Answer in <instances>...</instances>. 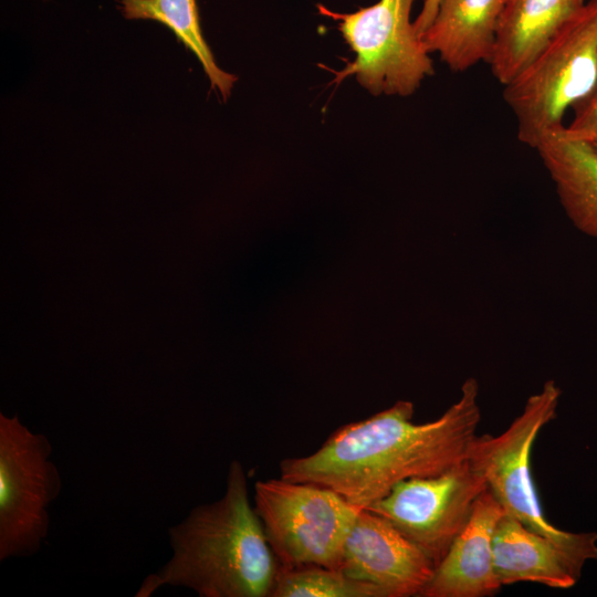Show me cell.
Here are the masks:
<instances>
[{"instance_id":"obj_1","label":"cell","mask_w":597,"mask_h":597,"mask_svg":"<svg viewBox=\"0 0 597 597\" xmlns=\"http://www.w3.org/2000/svg\"><path fill=\"white\" fill-rule=\"evenodd\" d=\"M479 383L437 419L412 421L411 401L398 400L369 418L337 428L313 453L280 462V476L328 488L366 507L398 482L438 474L463 461L481 420Z\"/></svg>"},{"instance_id":"obj_2","label":"cell","mask_w":597,"mask_h":597,"mask_svg":"<svg viewBox=\"0 0 597 597\" xmlns=\"http://www.w3.org/2000/svg\"><path fill=\"white\" fill-rule=\"evenodd\" d=\"M168 534L172 555L145 578L137 597L165 585L189 588L200 597H272L280 567L239 460L228 468L222 496L195 506Z\"/></svg>"},{"instance_id":"obj_3","label":"cell","mask_w":597,"mask_h":597,"mask_svg":"<svg viewBox=\"0 0 597 597\" xmlns=\"http://www.w3.org/2000/svg\"><path fill=\"white\" fill-rule=\"evenodd\" d=\"M561 395L554 380L545 381L502 433L476 436L468 458L505 512L554 543L580 575L585 563L597 558V533H572L551 524L543 514L531 471L534 441L556 417Z\"/></svg>"},{"instance_id":"obj_4","label":"cell","mask_w":597,"mask_h":597,"mask_svg":"<svg viewBox=\"0 0 597 597\" xmlns=\"http://www.w3.org/2000/svg\"><path fill=\"white\" fill-rule=\"evenodd\" d=\"M597 84V0H589L561 28L535 60L504 85L516 118L517 139L535 148L563 124L567 109Z\"/></svg>"},{"instance_id":"obj_5","label":"cell","mask_w":597,"mask_h":597,"mask_svg":"<svg viewBox=\"0 0 597 597\" xmlns=\"http://www.w3.org/2000/svg\"><path fill=\"white\" fill-rule=\"evenodd\" d=\"M254 509L280 568L338 569L345 540L363 507L328 488L280 476L255 482Z\"/></svg>"},{"instance_id":"obj_6","label":"cell","mask_w":597,"mask_h":597,"mask_svg":"<svg viewBox=\"0 0 597 597\" xmlns=\"http://www.w3.org/2000/svg\"><path fill=\"white\" fill-rule=\"evenodd\" d=\"M415 0H379L353 13H337L318 4L321 14L338 23L355 60L334 82L355 75L374 95L413 94L434 74L433 62L416 33L410 12Z\"/></svg>"},{"instance_id":"obj_7","label":"cell","mask_w":597,"mask_h":597,"mask_svg":"<svg viewBox=\"0 0 597 597\" xmlns=\"http://www.w3.org/2000/svg\"><path fill=\"white\" fill-rule=\"evenodd\" d=\"M52 446L17 415L0 413V561L29 557L45 541L48 509L62 482L51 461Z\"/></svg>"},{"instance_id":"obj_8","label":"cell","mask_w":597,"mask_h":597,"mask_svg":"<svg viewBox=\"0 0 597 597\" xmlns=\"http://www.w3.org/2000/svg\"><path fill=\"white\" fill-rule=\"evenodd\" d=\"M486 489L485 478L467 457L438 474L398 482L365 509L389 521L437 566Z\"/></svg>"},{"instance_id":"obj_9","label":"cell","mask_w":597,"mask_h":597,"mask_svg":"<svg viewBox=\"0 0 597 597\" xmlns=\"http://www.w3.org/2000/svg\"><path fill=\"white\" fill-rule=\"evenodd\" d=\"M381 587L388 597L420 596L434 563L389 521L363 507L345 540L339 568Z\"/></svg>"},{"instance_id":"obj_10","label":"cell","mask_w":597,"mask_h":597,"mask_svg":"<svg viewBox=\"0 0 597 597\" xmlns=\"http://www.w3.org/2000/svg\"><path fill=\"white\" fill-rule=\"evenodd\" d=\"M504 507L488 488L453 540L421 597H486L500 588L493 565V534Z\"/></svg>"},{"instance_id":"obj_11","label":"cell","mask_w":597,"mask_h":597,"mask_svg":"<svg viewBox=\"0 0 597 597\" xmlns=\"http://www.w3.org/2000/svg\"><path fill=\"white\" fill-rule=\"evenodd\" d=\"M585 0H506L500 18L491 73L503 86L544 50Z\"/></svg>"},{"instance_id":"obj_12","label":"cell","mask_w":597,"mask_h":597,"mask_svg":"<svg viewBox=\"0 0 597 597\" xmlns=\"http://www.w3.org/2000/svg\"><path fill=\"white\" fill-rule=\"evenodd\" d=\"M506 0H441L420 35L426 51L438 53L453 72L489 63Z\"/></svg>"},{"instance_id":"obj_13","label":"cell","mask_w":597,"mask_h":597,"mask_svg":"<svg viewBox=\"0 0 597 597\" xmlns=\"http://www.w3.org/2000/svg\"><path fill=\"white\" fill-rule=\"evenodd\" d=\"M572 224L597 240V150L565 125L545 133L534 148Z\"/></svg>"},{"instance_id":"obj_14","label":"cell","mask_w":597,"mask_h":597,"mask_svg":"<svg viewBox=\"0 0 597 597\" xmlns=\"http://www.w3.org/2000/svg\"><path fill=\"white\" fill-rule=\"evenodd\" d=\"M493 565L501 586L533 582L566 589L580 577L554 543L506 512L494 530Z\"/></svg>"},{"instance_id":"obj_15","label":"cell","mask_w":597,"mask_h":597,"mask_svg":"<svg viewBox=\"0 0 597 597\" xmlns=\"http://www.w3.org/2000/svg\"><path fill=\"white\" fill-rule=\"evenodd\" d=\"M128 20H153L166 25L200 62L212 88L227 101L237 76L224 72L214 62L199 19L196 0H117Z\"/></svg>"},{"instance_id":"obj_16","label":"cell","mask_w":597,"mask_h":597,"mask_svg":"<svg viewBox=\"0 0 597 597\" xmlns=\"http://www.w3.org/2000/svg\"><path fill=\"white\" fill-rule=\"evenodd\" d=\"M272 597H388L379 586L347 576L341 569L304 566L279 569Z\"/></svg>"},{"instance_id":"obj_17","label":"cell","mask_w":597,"mask_h":597,"mask_svg":"<svg viewBox=\"0 0 597 597\" xmlns=\"http://www.w3.org/2000/svg\"><path fill=\"white\" fill-rule=\"evenodd\" d=\"M574 116L566 130L576 137L591 139L597 137V84L589 94L573 107Z\"/></svg>"},{"instance_id":"obj_18","label":"cell","mask_w":597,"mask_h":597,"mask_svg":"<svg viewBox=\"0 0 597 597\" xmlns=\"http://www.w3.org/2000/svg\"><path fill=\"white\" fill-rule=\"evenodd\" d=\"M440 1L441 0H425L420 13L413 21L415 31L419 36L428 29V27L433 21Z\"/></svg>"},{"instance_id":"obj_19","label":"cell","mask_w":597,"mask_h":597,"mask_svg":"<svg viewBox=\"0 0 597 597\" xmlns=\"http://www.w3.org/2000/svg\"><path fill=\"white\" fill-rule=\"evenodd\" d=\"M586 140H588L597 150V137L591 138V139H586Z\"/></svg>"}]
</instances>
